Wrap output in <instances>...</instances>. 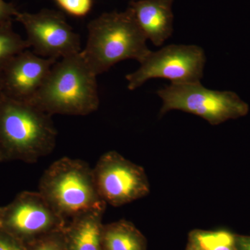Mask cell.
Wrapping results in <instances>:
<instances>
[{"label":"cell","instance_id":"6da1fadb","mask_svg":"<svg viewBox=\"0 0 250 250\" xmlns=\"http://www.w3.org/2000/svg\"><path fill=\"white\" fill-rule=\"evenodd\" d=\"M49 113L0 94V162L34 164L52 154L57 130Z\"/></svg>","mask_w":250,"mask_h":250},{"label":"cell","instance_id":"7a4b0ae2","mask_svg":"<svg viewBox=\"0 0 250 250\" xmlns=\"http://www.w3.org/2000/svg\"><path fill=\"white\" fill-rule=\"evenodd\" d=\"M80 52L54 64L31 104L51 116H85L98 109V76Z\"/></svg>","mask_w":250,"mask_h":250},{"label":"cell","instance_id":"3957f363","mask_svg":"<svg viewBox=\"0 0 250 250\" xmlns=\"http://www.w3.org/2000/svg\"><path fill=\"white\" fill-rule=\"evenodd\" d=\"M147 41L128 7L123 12L104 13L90 21L86 45L80 53L98 76L127 59L142 62L151 51Z\"/></svg>","mask_w":250,"mask_h":250},{"label":"cell","instance_id":"277c9868","mask_svg":"<svg viewBox=\"0 0 250 250\" xmlns=\"http://www.w3.org/2000/svg\"><path fill=\"white\" fill-rule=\"evenodd\" d=\"M39 192L67 223L88 212L106 210L107 205L99 195L93 168L80 159L52 163L41 177Z\"/></svg>","mask_w":250,"mask_h":250},{"label":"cell","instance_id":"5b68a950","mask_svg":"<svg viewBox=\"0 0 250 250\" xmlns=\"http://www.w3.org/2000/svg\"><path fill=\"white\" fill-rule=\"evenodd\" d=\"M162 100L160 116L170 111H181L218 125L229 119L246 116L249 107L236 93L208 89L201 82L170 83L157 91Z\"/></svg>","mask_w":250,"mask_h":250},{"label":"cell","instance_id":"8992f818","mask_svg":"<svg viewBox=\"0 0 250 250\" xmlns=\"http://www.w3.org/2000/svg\"><path fill=\"white\" fill-rule=\"evenodd\" d=\"M207 57L205 50L195 45H169L150 51L136 71L126 75L127 88L134 90L152 79H166L171 83L201 82Z\"/></svg>","mask_w":250,"mask_h":250},{"label":"cell","instance_id":"52a82bcc","mask_svg":"<svg viewBox=\"0 0 250 250\" xmlns=\"http://www.w3.org/2000/svg\"><path fill=\"white\" fill-rule=\"evenodd\" d=\"M99 195L106 205L119 207L147 196L150 185L142 166L116 151L104 153L93 168Z\"/></svg>","mask_w":250,"mask_h":250},{"label":"cell","instance_id":"ba28073f","mask_svg":"<svg viewBox=\"0 0 250 250\" xmlns=\"http://www.w3.org/2000/svg\"><path fill=\"white\" fill-rule=\"evenodd\" d=\"M66 225L39 191L20 192L3 207L1 229L25 245L62 231Z\"/></svg>","mask_w":250,"mask_h":250},{"label":"cell","instance_id":"9c48e42d","mask_svg":"<svg viewBox=\"0 0 250 250\" xmlns=\"http://www.w3.org/2000/svg\"><path fill=\"white\" fill-rule=\"evenodd\" d=\"M15 20L25 29L29 47L41 57L58 61L82 51L80 36L67 23L62 11L48 9L36 14L19 11Z\"/></svg>","mask_w":250,"mask_h":250},{"label":"cell","instance_id":"30bf717a","mask_svg":"<svg viewBox=\"0 0 250 250\" xmlns=\"http://www.w3.org/2000/svg\"><path fill=\"white\" fill-rule=\"evenodd\" d=\"M57 62L41 57L29 49L23 51L1 68V93L14 100L30 103Z\"/></svg>","mask_w":250,"mask_h":250},{"label":"cell","instance_id":"8fae6325","mask_svg":"<svg viewBox=\"0 0 250 250\" xmlns=\"http://www.w3.org/2000/svg\"><path fill=\"white\" fill-rule=\"evenodd\" d=\"M174 0H136L129 1L136 22L145 36L160 47L173 33Z\"/></svg>","mask_w":250,"mask_h":250},{"label":"cell","instance_id":"7c38bea8","mask_svg":"<svg viewBox=\"0 0 250 250\" xmlns=\"http://www.w3.org/2000/svg\"><path fill=\"white\" fill-rule=\"evenodd\" d=\"M105 210H93L67 222L63 229L67 250H103V218Z\"/></svg>","mask_w":250,"mask_h":250},{"label":"cell","instance_id":"4fadbf2b","mask_svg":"<svg viewBox=\"0 0 250 250\" xmlns=\"http://www.w3.org/2000/svg\"><path fill=\"white\" fill-rule=\"evenodd\" d=\"M103 250H147L146 237L127 220L103 225Z\"/></svg>","mask_w":250,"mask_h":250},{"label":"cell","instance_id":"5bb4252c","mask_svg":"<svg viewBox=\"0 0 250 250\" xmlns=\"http://www.w3.org/2000/svg\"><path fill=\"white\" fill-rule=\"evenodd\" d=\"M236 236L226 230L196 229L189 234V242L203 250H238Z\"/></svg>","mask_w":250,"mask_h":250},{"label":"cell","instance_id":"9a60e30c","mask_svg":"<svg viewBox=\"0 0 250 250\" xmlns=\"http://www.w3.org/2000/svg\"><path fill=\"white\" fill-rule=\"evenodd\" d=\"M29 48L27 40L13 29V21L0 24V68L18 54Z\"/></svg>","mask_w":250,"mask_h":250},{"label":"cell","instance_id":"2e32d148","mask_svg":"<svg viewBox=\"0 0 250 250\" xmlns=\"http://www.w3.org/2000/svg\"><path fill=\"white\" fill-rule=\"evenodd\" d=\"M62 13L74 18H84L90 14L93 0H54Z\"/></svg>","mask_w":250,"mask_h":250},{"label":"cell","instance_id":"e0dca14e","mask_svg":"<svg viewBox=\"0 0 250 250\" xmlns=\"http://www.w3.org/2000/svg\"><path fill=\"white\" fill-rule=\"evenodd\" d=\"M26 246L27 250H67L63 230L42 237Z\"/></svg>","mask_w":250,"mask_h":250},{"label":"cell","instance_id":"ac0fdd59","mask_svg":"<svg viewBox=\"0 0 250 250\" xmlns=\"http://www.w3.org/2000/svg\"><path fill=\"white\" fill-rule=\"evenodd\" d=\"M0 250H27V246L14 236L0 231Z\"/></svg>","mask_w":250,"mask_h":250},{"label":"cell","instance_id":"d6986e66","mask_svg":"<svg viewBox=\"0 0 250 250\" xmlns=\"http://www.w3.org/2000/svg\"><path fill=\"white\" fill-rule=\"evenodd\" d=\"M18 12L16 5L0 0V24L13 21V18L16 17Z\"/></svg>","mask_w":250,"mask_h":250},{"label":"cell","instance_id":"ffe728a7","mask_svg":"<svg viewBox=\"0 0 250 250\" xmlns=\"http://www.w3.org/2000/svg\"><path fill=\"white\" fill-rule=\"evenodd\" d=\"M238 250H250V236H236Z\"/></svg>","mask_w":250,"mask_h":250},{"label":"cell","instance_id":"44dd1931","mask_svg":"<svg viewBox=\"0 0 250 250\" xmlns=\"http://www.w3.org/2000/svg\"><path fill=\"white\" fill-rule=\"evenodd\" d=\"M202 250L201 248H199L198 246H197L196 245L194 244V243H191V242H188V244L187 250Z\"/></svg>","mask_w":250,"mask_h":250},{"label":"cell","instance_id":"7402d4cb","mask_svg":"<svg viewBox=\"0 0 250 250\" xmlns=\"http://www.w3.org/2000/svg\"><path fill=\"white\" fill-rule=\"evenodd\" d=\"M3 207H0V231L2 229Z\"/></svg>","mask_w":250,"mask_h":250},{"label":"cell","instance_id":"603a6c76","mask_svg":"<svg viewBox=\"0 0 250 250\" xmlns=\"http://www.w3.org/2000/svg\"><path fill=\"white\" fill-rule=\"evenodd\" d=\"M3 86V81H2V72H1V69L0 68V94L2 91Z\"/></svg>","mask_w":250,"mask_h":250},{"label":"cell","instance_id":"cb8c5ba5","mask_svg":"<svg viewBox=\"0 0 250 250\" xmlns=\"http://www.w3.org/2000/svg\"><path fill=\"white\" fill-rule=\"evenodd\" d=\"M130 1H136V0H129Z\"/></svg>","mask_w":250,"mask_h":250}]
</instances>
